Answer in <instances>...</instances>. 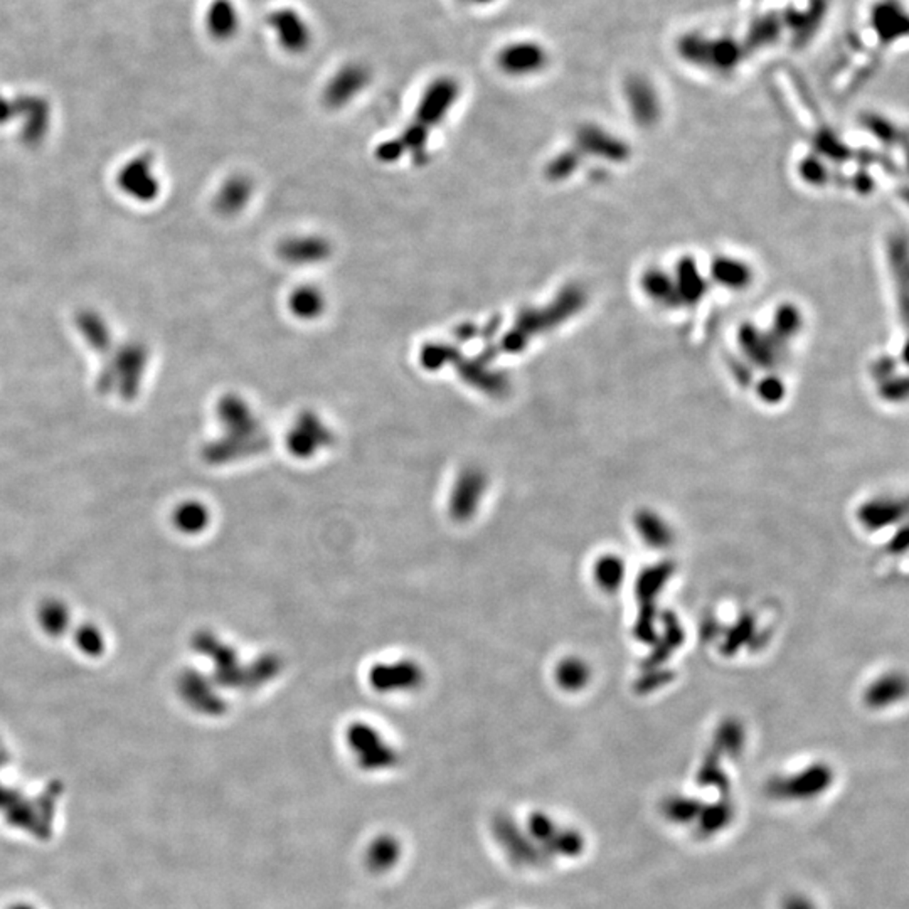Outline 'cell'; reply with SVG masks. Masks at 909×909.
<instances>
[{"label": "cell", "mask_w": 909, "mask_h": 909, "mask_svg": "<svg viewBox=\"0 0 909 909\" xmlns=\"http://www.w3.org/2000/svg\"><path fill=\"white\" fill-rule=\"evenodd\" d=\"M369 81H371L369 67L362 63H347L340 67L327 81L324 89V99L332 108L346 107L367 88Z\"/></svg>", "instance_id": "obj_6"}, {"label": "cell", "mask_w": 909, "mask_h": 909, "mask_svg": "<svg viewBox=\"0 0 909 909\" xmlns=\"http://www.w3.org/2000/svg\"><path fill=\"white\" fill-rule=\"evenodd\" d=\"M556 680L563 689H581L588 680V667L578 658H566L558 666Z\"/></svg>", "instance_id": "obj_9"}, {"label": "cell", "mask_w": 909, "mask_h": 909, "mask_svg": "<svg viewBox=\"0 0 909 909\" xmlns=\"http://www.w3.org/2000/svg\"><path fill=\"white\" fill-rule=\"evenodd\" d=\"M463 2L469 4V5H473V7H489V5H493L499 0H463Z\"/></svg>", "instance_id": "obj_13"}, {"label": "cell", "mask_w": 909, "mask_h": 909, "mask_svg": "<svg viewBox=\"0 0 909 909\" xmlns=\"http://www.w3.org/2000/svg\"><path fill=\"white\" fill-rule=\"evenodd\" d=\"M266 24L276 46L290 56H302L314 45V27L304 12L292 5L276 7L268 14Z\"/></svg>", "instance_id": "obj_2"}, {"label": "cell", "mask_w": 909, "mask_h": 909, "mask_svg": "<svg viewBox=\"0 0 909 909\" xmlns=\"http://www.w3.org/2000/svg\"><path fill=\"white\" fill-rule=\"evenodd\" d=\"M181 522L182 526L187 527V529H196L199 531L201 527L204 526L208 522L206 519V511L201 507V505H191V507H186L184 511H181Z\"/></svg>", "instance_id": "obj_12"}, {"label": "cell", "mask_w": 909, "mask_h": 909, "mask_svg": "<svg viewBox=\"0 0 909 909\" xmlns=\"http://www.w3.org/2000/svg\"><path fill=\"white\" fill-rule=\"evenodd\" d=\"M425 672L413 660H396L374 666L369 672V684L381 694H403L423 684Z\"/></svg>", "instance_id": "obj_5"}, {"label": "cell", "mask_w": 909, "mask_h": 909, "mask_svg": "<svg viewBox=\"0 0 909 909\" xmlns=\"http://www.w3.org/2000/svg\"><path fill=\"white\" fill-rule=\"evenodd\" d=\"M489 479L483 470L469 467L460 471L449 491V511L453 521L467 522L477 514L487 492Z\"/></svg>", "instance_id": "obj_4"}, {"label": "cell", "mask_w": 909, "mask_h": 909, "mask_svg": "<svg viewBox=\"0 0 909 909\" xmlns=\"http://www.w3.org/2000/svg\"><path fill=\"white\" fill-rule=\"evenodd\" d=\"M294 310L304 317L315 315L322 310V298L315 292H312L310 288H305L304 292L294 296Z\"/></svg>", "instance_id": "obj_11"}, {"label": "cell", "mask_w": 909, "mask_h": 909, "mask_svg": "<svg viewBox=\"0 0 909 909\" xmlns=\"http://www.w3.org/2000/svg\"><path fill=\"white\" fill-rule=\"evenodd\" d=\"M332 431L314 415H302L288 431L286 445L288 449L300 459H310L320 449L329 447Z\"/></svg>", "instance_id": "obj_7"}, {"label": "cell", "mask_w": 909, "mask_h": 909, "mask_svg": "<svg viewBox=\"0 0 909 909\" xmlns=\"http://www.w3.org/2000/svg\"><path fill=\"white\" fill-rule=\"evenodd\" d=\"M548 49L532 39H515L499 49L495 65L505 77H526L542 71L548 65Z\"/></svg>", "instance_id": "obj_3"}, {"label": "cell", "mask_w": 909, "mask_h": 909, "mask_svg": "<svg viewBox=\"0 0 909 909\" xmlns=\"http://www.w3.org/2000/svg\"><path fill=\"white\" fill-rule=\"evenodd\" d=\"M204 24L211 37L226 43L240 31L242 15L232 0H212L204 15Z\"/></svg>", "instance_id": "obj_8"}, {"label": "cell", "mask_w": 909, "mask_h": 909, "mask_svg": "<svg viewBox=\"0 0 909 909\" xmlns=\"http://www.w3.org/2000/svg\"><path fill=\"white\" fill-rule=\"evenodd\" d=\"M460 97V85L455 77H439L428 85L417 108V121L408 132L411 142H419L427 137L428 130L443 120Z\"/></svg>", "instance_id": "obj_1"}, {"label": "cell", "mask_w": 909, "mask_h": 909, "mask_svg": "<svg viewBox=\"0 0 909 909\" xmlns=\"http://www.w3.org/2000/svg\"><path fill=\"white\" fill-rule=\"evenodd\" d=\"M594 576L600 586L606 590H615L618 588L620 581L624 578V564L622 561H618V558H603L602 561H598L594 568Z\"/></svg>", "instance_id": "obj_10"}]
</instances>
